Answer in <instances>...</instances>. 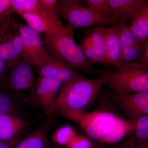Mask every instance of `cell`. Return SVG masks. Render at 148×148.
<instances>
[{
    "mask_svg": "<svg viewBox=\"0 0 148 148\" xmlns=\"http://www.w3.org/2000/svg\"><path fill=\"white\" fill-rule=\"evenodd\" d=\"M103 27H96L85 33L90 40L92 49L98 57L99 64L109 66L105 53Z\"/></svg>",
    "mask_w": 148,
    "mask_h": 148,
    "instance_id": "obj_19",
    "label": "cell"
},
{
    "mask_svg": "<svg viewBox=\"0 0 148 148\" xmlns=\"http://www.w3.org/2000/svg\"><path fill=\"white\" fill-rule=\"evenodd\" d=\"M8 70V65L6 62L0 58V86L4 79Z\"/></svg>",
    "mask_w": 148,
    "mask_h": 148,
    "instance_id": "obj_30",
    "label": "cell"
},
{
    "mask_svg": "<svg viewBox=\"0 0 148 148\" xmlns=\"http://www.w3.org/2000/svg\"><path fill=\"white\" fill-rule=\"evenodd\" d=\"M105 85L114 92L128 94L148 92V69L144 65L133 62L114 71H105Z\"/></svg>",
    "mask_w": 148,
    "mask_h": 148,
    "instance_id": "obj_4",
    "label": "cell"
},
{
    "mask_svg": "<svg viewBox=\"0 0 148 148\" xmlns=\"http://www.w3.org/2000/svg\"><path fill=\"white\" fill-rule=\"evenodd\" d=\"M132 123L136 147L148 148V115L140 117Z\"/></svg>",
    "mask_w": 148,
    "mask_h": 148,
    "instance_id": "obj_20",
    "label": "cell"
},
{
    "mask_svg": "<svg viewBox=\"0 0 148 148\" xmlns=\"http://www.w3.org/2000/svg\"><path fill=\"white\" fill-rule=\"evenodd\" d=\"M11 16H12V15H10V16L0 17V28L3 26V24L5 23L6 21L9 18H10Z\"/></svg>",
    "mask_w": 148,
    "mask_h": 148,
    "instance_id": "obj_32",
    "label": "cell"
},
{
    "mask_svg": "<svg viewBox=\"0 0 148 148\" xmlns=\"http://www.w3.org/2000/svg\"><path fill=\"white\" fill-rule=\"evenodd\" d=\"M27 25L39 34L55 32L63 26L59 20H55L41 14H19Z\"/></svg>",
    "mask_w": 148,
    "mask_h": 148,
    "instance_id": "obj_15",
    "label": "cell"
},
{
    "mask_svg": "<svg viewBox=\"0 0 148 148\" xmlns=\"http://www.w3.org/2000/svg\"><path fill=\"white\" fill-rule=\"evenodd\" d=\"M23 42L20 30L11 16L0 28V58L8 68L22 58Z\"/></svg>",
    "mask_w": 148,
    "mask_h": 148,
    "instance_id": "obj_8",
    "label": "cell"
},
{
    "mask_svg": "<svg viewBox=\"0 0 148 148\" xmlns=\"http://www.w3.org/2000/svg\"><path fill=\"white\" fill-rule=\"evenodd\" d=\"M114 148H138L136 146L135 137L133 133L126 137L121 143Z\"/></svg>",
    "mask_w": 148,
    "mask_h": 148,
    "instance_id": "obj_28",
    "label": "cell"
},
{
    "mask_svg": "<svg viewBox=\"0 0 148 148\" xmlns=\"http://www.w3.org/2000/svg\"><path fill=\"white\" fill-rule=\"evenodd\" d=\"M75 30L68 24L55 32L45 35L44 43L50 55L62 59L77 70L86 73L101 74L86 61L74 39Z\"/></svg>",
    "mask_w": 148,
    "mask_h": 148,
    "instance_id": "obj_3",
    "label": "cell"
},
{
    "mask_svg": "<svg viewBox=\"0 0 148 148\" xmlns=\"http://www.w3.org/2000/svg\"><path fill=\"white\" fill-rule=\"evenodd\" d=\"M112 98L132 123L148 115V92L123 94L114 91Z\"/></svg>",
    "mask_w": 148,
    "mask_h": 148,
    "instance_id": "obj_10",
    "label": "cell"
},
{
    "mask_svg": "<svg viewBox=\"0 0 148 148\" xmlns=\"http://www.w3.org/2000/svg\"><path fill=\"white\" fill-rule=\"evenodd\" d=\"M137 62L144 65L148 69V39L143 45L142 54Z\"/></svg>",
    "mask_w": 148,
    "mask_h": 148,
    "instance_id": "obj_29",
    "label": "cell"
},
{
    "mask_svg": "<svg viewBox=\"0 0 148 148\" xmlns=\"http://www.w3.org/2000/svg\"><path fill=\"white\" fill-rule=\"evenodd\" d=\"M49 148H50V147H49Z\"/></svg>",
    "mask_w": 148,
    "mask_h": 148,
    "instance_id": "obj_33",
    "label": "cell"
},
{
    "mask_svg": "<svg viewBox=\"0 0 148 148\" xmlns=\"http://www.w3.org/2000/svg\"><path fill=\"white\" fill-rule=\"evenodd\" d=\"M24 118L9 114H0V140L17 141L18 137L29 125Z\"/></svg>",
    "mask_w": 148,
    "mask_h": 148,
    "instance_id": "obj_13",
    "label": "cell"
},
{
    "mask_svg": "<svg viewBox=\"0 0 148 148\" xmlns=\"http://www.w3.org/2000/svg\"><path fill=\"white\" fill-rule=\"evenodd\" d=\"M68 119L77 123L90 139L104 143H118L133 131L132 123L106 111L84 112Z\"/></svg>",
    "mask_w": 148,
    "mask_h": 148,
    "instance_id": "obj_1",
    "label": "cell"
},
{
    "mask_svg": "<svg viewBox=\"0 0 148 148\" xmlns=\"http://www.w3.org/2000/svg\"><path fill=\"white\" fill-rule=\"evenodd\" d=\"M106 79L104 71L95 79H88L82 75L64 83L57 97V114L68 119L84 112L95 101L101 88L105 85Z\"/></svg>",
    "mask_w": 148,
    "mask_h": 148,
    "instance_id": "obj_2",
    "label": "cell"
},
{
    "mask_svg": "<svg viewBox=\"0 0 148 148\" xmlns=\"http://www.w3.org/2000/svg\"><path fill=\"white\" fill-rule=\"evenodd\" d=\"M128 26L136 39L143 45L148 39V4L134 15Z\"/></svg>",
    "mask_w": 148,
    "mask_h": 148,
    "instance_id": "obj_17",
    "label": "cell"
},
{
    "mask_svg": "<svg viewBox=\"0 0 148 148\" xmlns=\"http://www.w3.org/2000/svg\"><path fill=\"white\" fill-rule=\"evenodd\" d=\"M23 42L22 58L38 69L47 62L49 54L38 34L27 24L17 23Z\"/></svg>",
    "mask_w": 148,
    "mask_h": 148,
    "instance_id": "obj_9",
    "label": "cell"
},
{
    "mask_svg": "<svg viewBox=\"0 0 148 148\" xmlns=\"http://www.w3.org/2000/svg\"><path fill=\"white\" fill-rule=\"evenodd\" d=\"M86 3L88 9L103 16L112 17V10L109 0H86Z\"/></svg>",
    "mask_w": 148,
    "mask_h": 148,
    "instance_id": "obj_23",
    "label": "cell"
},
{
    "mask_svg": "<svg viewBox=\"0 0 148 148\" xmlns=\"http://www.w3.org/2000/svg\"><path fill=\"white\" fill-rule=\"evenodd\" d=\"M38 76L50 78L66 83L82 76L77 70L60 58L49 54L47 62L37 69Z\"/></svg>",
    "mask_w": 148,
    "mask_h": 148,
    "instance_id": "obj_11",
    "label": "cell"
},
{
    "mask_svg": "<svg viewBox=\"0 0 148 148\" xmlns=\"http://www.w3.org/2000/svg\"><path fill=\"white\" fill-rule=\"evenodd\" d=\"M76 135L73 128L66 125L57 130L52 135V139L60 145H68Z\"/></svg>",
    "mask_w": 148,
    "mask_h": 148,
    "instance_id": "obj_24",
    "label": "cell"
},
{
    "mask_svg": "<svg viewBox=\"0 0 148 148\" xmlns=\"http://www.w3.org/2000/svg\"><path fill=\"white\" fill-rule=\"evenodd\" d=\"M62 83L50 78L38 76L31 97L32 101L44 112L49 125L56 119L57 94Z\"/></svg>",
    "mask_w": 148,
    "mask_h": 148,
    "instance_id": "obj_7",
    "label": "cell"
},
{
    "mask_svg": "<svg viewBox=\"0 0 148 148\" xmlns=\"http://www.w3.org/2000/svg\"><path fill=\"white\" fill-rule=\"evenodd\" d=\"M33 67L21 58L8 68L0 88L16 94L23 100L25 99V93L28 91L32 95L37 81Z\"/></svg>",
    "mask_w": 148,
    "mask_h": 148,
    "instance_id": "obj_6",
    "label": "cell"
},
{
    "mask_svg": "<svg viewBox=\"0 0 148 148\" xmlns=\"http://www.w3.org/2000/svg\"><path fill=\"white\" fill-rule=\"evenodd\" d=\"M117 26L122 49L143 45L135 38L124 19L119 21L117 24Z\"/></svg>",
    "mask_w": 148,
    "mask_h": 148,
    "instance_id": "obj_21",
    "label": "cell"
},
{
    "mask_svg": "<svg viewBox=\"0 0 148 148\" xmlns=\"http://www.w3.org/2000/svg\"><path fill=\"white\" fill-rule=\"evenodd\" d=\"M48 129V124L43 125L24 139L18 140L13 148H49Z\"/></svg>",
    "mask_w": 148,
    "mask_h": 148,
    "instance_id": "obj_16",
    "label": "cell"
},
{
    "mask_svg": "<svg viewBox=\"0 0 148 148\" xmlns=\"http://www.w3.org/2000/svg\"><path fill=\"white\" fill-rule=\"evenodd\" d=\"M56 0H39L40 14L47 15L56 20H59L56 12Z\"/></svg>",
    "mask_w": 148,
    "mask_h": 148,
    "instance_id": "obj_25",
    "label": "cell"
},
{
    "mask_svg": "<svg viewBox=\"0 0 148 148\" xmlns=\"http://www.w3.org/2000/svg\"><path fill=\"white\" fill-rule=\"evenodd\" d=\"M117 24L103 28L106 60L109 66L116 69L122 67V49Z\"/></svg>",
    "mask_w": 148,
    "mask_h": 148,
    "instance_id": "obj_12",
    "label": "cell"
},
{
    "mask_svg": "<svg viewBox=\"0 0 148 148\" xmlns=\"http://www.w3.org/2000/svg\"><path fill=\"white\" fill-rule=\"evenodd\" d=\"M13 11L11 0H0V17L12 15Z\"/></svg>",
    "mask_w": 148,
    "mask_h": 148,
    "instance_id": "obj_27",
    "label": "cell"
},
{
    "mask_svg": "<svg viewBox=\"0 0 148 148\" xmlns=\"http://www.w3.org/2000/svg\"><path fill=\"white\" fill-rule=\"evenodd\" d=\"M79 1L59 0L57 1L56 12L64 18L67 24L75 30L79 28L103 27L114 25L120 19L108 17L93 12L79 3Z\"/></svg>",
    "mask_w": 148,
    "mask_h": 148,
    "instance_id": "obj_5",
    "label": "cell"
},
{
    "mask_svg": "<svg viewBox=\"0 0 148 148\" xmlns=\"http://www.w3.org/2000/svg\"><path fill=\"white\" fill-rule=\"evenodd\" d=\"M19 96L4 89H0V114H9L24 117Z\"/></svg>",
    "mask_w": 148,
    "mask_h": 148,
    "instance_id": "obj_18",
    "label": "cell"
},
{
    "mask_svg": "<svg viewBox=\"0 0 148 148\" xmlns=\"http://www.w3.org/2000/svg\"><path fill=\"white\" fill-rule=\"evenodd\" d=\"M112 17L126 20L133 18L148 4V0H109Z\"/></svg>",
    "mask_w": 148,
    "mask_h": 148,
    "instance_id": "obj_14",
    "label": "cell"
},
{
    "mask_svg": "<svg viewBox=\"0 0 148 148\" xmlns=\"http://www.w3.org/2000/svg\"><path fill=\"white\" fill-rule=\"evenodd\" d=\"M13 11L19 14H40L39 0H11Z\"/></svg>",
    "mask_w": 148,
    "mask_h": 148,
    "instance_id": "obj_22",
    "label": "cell"
},
{
    "mask_svg": "<svg viewBox=\"0 0 148 148\" xmlns=\"http://www.w3.org/2000/svg\"><path fill=\"white\" fill-rule=\"evenodd\" d=\"M67 146L68 148H90L91 144L87 138L76 135Z\"/></svg>",
    "mask_w": 148,
    "mask_h": 148,
    "instance_id": "obj_26",
    "label": "cell"
},
{
    "mask_svg": "<svg viewBox=\"0 0 148 148\" xmlns=\"http://www.w3.org/2000/svg\"><path fill=\"white\" fill-rule=\"evenodd\" d=\"M18 141L7 142L0 140V148H13Z\"/></svg>",
    "mask_w": 148,
    "mask_h": 148,
    "instance_id": "obj_31",
    "label": "cell"
}]
</instances>
